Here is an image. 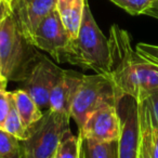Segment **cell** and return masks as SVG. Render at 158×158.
Here are the masks:
<instances>
[{
    "instance_id": "19",
    "label": "cell",
    "mask_w": 158,
    "mask_h": 158,
    "mask_svg": "<svg viewBox=\"0 0 158 158\" xmlns=\"http://www.w3.org/2000/svg\"><path fill=\"white\" fill-rule=\"evenodd\" d=\"M110 1L131 15H140L144 14L149 8H152L155 0H110Z\"/></svg>"
},
{
    "instance_id": "17",
    "label": "cell",
    "mask_w": 158,
    "mask_h": 158,
    "mask_svg": "<svg viewBox=\"0 0 158 158\" xmlns=\"http://www.w3.org/2000/svg\"><path fill=\"white\" fill-rule=\"evenodd\" d=\"M2 129L20 141L26 140L29 135V131L24 127L20 116H19V113L16 110L15 105H14L12 92H11V106H10V110L7 115V118L5 120Z\"/></svg>"
},
{
    "instance_id": "20",
    "label": "cell",
    "mask_w": 158,
    "mask_h": 158,
    "mask_svg": "<svg viewBox=\"0 0 158 158\" xmlns=\"http://www.w3.org/2000/svg\"><path fill=\"white\" fill-rule=\"evenodd\" d=\"M21 149V141L0 128V158H9Z\"/></svg>"
},
{
    "instance_id": "5",
    "label": "cell",
    "mask_w": 158,
    "mask_h": 158,
    "mask_svg": "<svg viewBox=\"0 0 158 158\" xmlns=\"http://www.w3.org/2000/svg\"><path fill=\"white\" fill-rule=\"evenodd\" d=\"M108 104L116 106V94L110 77L101 74L84 75L73 100L69 116L80 130L91 113Z\"/></svg>"
},
{
    "instance_id": "9",
    "label": "cell",
    "mask_w": 158,
    "mask_h": 158,
    "mask_svg": "<svg viewBox=\"0 0 158 158\" xmlns=\"http://www.w3.org/2000/svg\"><path fill=\"white\" fill-rule=\"evenodd\" d=\"M85 139L104 143L117 141L120 134V121L115 105H104L91 113L80 130Z\"/></svg>"
},
{
    "instance_id": "26",
    "label": "cell",
    "mask_w": 158,
    "mask_h": 158,
    "mask_svg": "<svg viewBox=\"0 0 158 158\" xmlns=\"http://www.w3.org/2000/svg\"><path fill=\"white\" fill-rule=\"evenodd\" d=\"M74 0H57V5H56V9L59 11V13L64 12L66 9L69 8V6L73 3Z\"/></svg>"
},
{
    "instance_id": "15",
    "label": "cell",
    "mask_w": 158,
    "mask_h": 158,
    "mask_svg": "<svg viewBox=\"0 0 158 158\" xmlns=\"http://www.w3.org/2000/svg\"><path fill=\"white\" fill-rule=\"evenodd\" d=\"M86 5L87 0H74L68 9L60 13L64 27H65L66 31L72 40L75 39L78 35Z\"/></svg>"
},
{
    "instance_id": "28",
    "label": "cell",
    "mask_w": 158,
    "mask_h": 158,
    "mask_svg": "<svg viewBox=\"0 0 158 158\" xmlns=\"http://www.w3.org/2000/svg\"><path fill=\"white\" fill-rule=\"evenodd\" d=\"M7 84H8V81L6 80L5 78H3V76L1 75V70H0V87H1V88H3V89H6Z\"/></svg>"
},
{
    "instance_id": "33",
    "label": "cell",
    "mask_w": 158,
    "mask_h": 158,
    "mask_svg": "<svg viewBox=\"0 0 158 158\" xmlns=\"http://www.w3.org/2000/svg\"><path fill=\"white\" fill-rule=\"evenodd\" d=\"M2 1H3V0H0V3H1V2H2Z\"/></svg>"
},
{
    "instance_id": "34",
    "label": "cell",
    "mask_w": 158,
    "mask_h": 158,
    "mask_svg": "<svg viewBox=\"0 0 158 158\" xmlns=\"http://www.w3.org/2000/svg\"><path fill=\"white\" fill-rule=\"evenodd\" d=\"M0 88H1V87H0Z\"/></svg>"
},
{
    "instance_id": "10",
    "label": "cell",
    "mask_w": 158,
    "mask_h": 158,
    "mask_svg": "<svg viewBox=\"0 0 158 158\" xmlns=\"http://www.w3.org/2000/svg\"><path fill=\"white\" fill-rule=\"evenodd\" d=\"M56 5L57 0H14L13 14L23 35L31 44L40 21L56 9Z\"/></svg>"
},
{
    "instance_id": "8",
    "label": "cell",
    "mask_w": 158,
    "mask_h": 158,
    "mask_svg": "<svg viewBox=\"0 0 158 158\" xmlns=\"http://www.w3.org/2000/svg\"><path fill=\"white\" fill-rule=\"evenodd\" d=\"M63 70L41 54H38L31 66L24 79L25 91L40 108H49L50 94L61 78Z\"/></svg>"
},
{
    "instance_id": "25",
    "label": "cell",
    "mask_w": 158,
    "mask_h": 158,
    "mask_svg": "<svg viewBox=\"0 0 158 158\" xmlns=\"http://www.w3.org/2000/svg\"><path fill=\"white\" fill-rule=\"evenodd\" d=\"M12 13H13V10H12L11 6L6 0H3L2 2L0 3V23L2 22L6 18L11 15Z\"/></svg>"
},
{
    "instance_id": "13",
    "label": "cell",
    "mask_w": 158,
    "mask_h": 158,
    "mask_svg": "<svg viewBox=\"0 0 158 158\" xmlns=\"http://www.w3.org/2000/svg\"><path fill=\"white\" fill-rule=\"evenodd\" d=\"M138 102H142L153 93L158 92V65L140 56L138 62Z\"/></svg>"
},
{
    "instance_id": "1",
    "label": "cell",
    "mask_w": 158,
    "mask_h": 158,
    "mask_svg": "<svg viewBox=\"0 0 158 158\" xmlns=\"http://www.w3.org/2000/svg\"><path fill=\"white\" fill-rule=\"evenodd\" d=\"M65 61L92 69L95 74L110 76V53L108 39L95 22L88 2L85 7L78 35L75 39L70 40Z\"/></svg>"
},
{
    "instance_id": "35",
    "label": "cell",
    "mask_w": 158,
    "mask_h": 158,
    "mask_svg": "<svg viewBox=\"0 0 158 158\" xmlns=\"http://www.w3.org/2000/svg\"><path fill=\"white\" fill-rule=\"evenodd\" d=\"M53 158H54V157H53Z\"/></svg>"
},
{
    "instance_id": "32",
    "label": "cell",
    "mask_w": 158,
    "mask_h": 158,
    "mask_svg": "<svg viewBox=\"0 0 158 158\" xmlns=\"http://www.w3.org/2000/svg\"><path fill=\"white\" fill-rule=\"evenodd\" d=\"M8 3H9L10 6H11V8H12V5H13V2H14V0H6Z\"/></svg>"
},
{
    "instance_id": "14",
    "label": "cell",
    "mask_w": 158,
    "mask_h": 158,
    "mask_svg": "<svg viewBox=\"0 0 158 158\" xmlns=\"http://www.w3.org/2000/svg\"><path fill=\"white\" fill-rule=\"evenodd\" d=\"M141 133L147 139L152 158H158V125L153 119L146 101L139 102Z\"/></svg>"
},
{
    "instance_id": "12",
    "label": "cell",
    "mask_w": 158,
    "mask_h": 158,
    "mask_svg": "<svg viewBox=\"0 0 158 158\" xmlns=\"http://www.w3.org/2000/svg\"><path fill=\"white\" fill-rule=\"evenodd\" d=\"M14 105L19 113L21 120L24 127L31 132V130L36 126V123L44 117L41 108L36 104V102L31 99V95L25 90H15L12 92Z\"/></svg>"
},
{
    "instance_id": "6",
    "label": "cell",
    "mask_w": 158,
    "mask_h": 158,
    "mask_svg": "<svg viewBox=\"0 0 158 158\" xmlns=\"http://www.w3.org/2000/svg\"><path fill=\"white\" fill-rule=\"evenodd\" d=\"M120 121L117 141V158H138L141 144L139 102L131 95H123L116 102Z\"/></svg>"
},
{
    "instance_id": "22",
    "label": "cell",
    "mask_w": 158,
    "mask_h": 158,
    "mask_svg": "<svg viewBox=\"0 0 158 158\" xmlns=\"http://www.w3.org/2000/svg\"><path fill=\"white\" fill-rule=\"evenodd\" d=\"M11 106V92L0 88V128L2 129L7 115Z\"/></svg>"
},
{
    "instance_id": "16",
    "label": "cell",
    "mask_w": 158,
    "mask_h": 158,
    "mask_svg": "<svg viewBox=\"0 0 158 158\" xmlns=\"http://www.w3.org/2000/svg\"><path fill=\"white\" fill-rule=\"evenodd\" d=\"M85 158H117V141L99 143L85 139L78 133Z\"/></svg>"
},
{
    "instance_id": "27",
    "label": "cell",
    "mask_w": 158,
    "mask_h": 158,
    "mask_svg": "<svg viewBox=\"0 0 158 158\" xmlns=\"http://www.w3.org/2000/svg\"><path fill=\"white\" fill-rule=\"evenodd\" d=\"M144 14H146V15L152 16V18L157 19V20H158V10L157 9H153V8H149V9L147 10V11L145 12Z\"/></svg>"
},
{
    "instance_id": "18",
    "label": "cell",
    "mask_w": 158,
    "mask_h": 158,
    "mask_svg": "<svg viewBox=\"0 0 158 158\" xmlns=\"http://www.w3.org/2000/svg\"><path fill=\"white\" fill-rule=\"evenodd\" d=\"M80 154V139L78 135H74L70 130L63 134L54 158H79Z\"/></svg>"
},
{
    "instance_id": "2",
    "label": "cell",
    "mask_w": 158,
    "mask_h": 158,
    "mask_svg": "<svg viewBox=\"0 0 158 158\" xmlns=\"http://www.w3.org/2000/svg\"><path fill=\"white\" fill-rule=\"evenodd\" d=\"M110 77L114 85L116 102L123 95H131L138 101V62L140 55L131 46L129 33L114 24L110 28Z\"/></svg>"
},
{
    "instance_id": "7",
    "label": "cell",
    "mask_w": 158,
    "mask_h": 158,
    "mask_svg": "<svg viewBox=\"0 0 158 158\" xmlns=\"http://www.w3.org/2000/svg\"><path fill=\"white\" fill-rule=\"evenodd\" d=\"M70 38L57 9L46 15L38 24L33 36V46L49 53L57 63L65 61Z\"/></svg>"
},
{
    "instance_id": "30",
    "label": "cell",
    "mask_w": 158,
    "mask_h": 158,
    "mask_svg": "<svg viewBox=\"0 0 158 158\" xmlns=\"http://www.w3.org/2000/svg\"><path fill=\"white\" fill-rule=\"evenodd\" d=\"M152 8H153V9H157L158 10V0H155V1H154Z\"/></svg>"
},
{
    "instance_id": "4",
    "label": "cell",
    "mask_w": 158,
    "mask_h": 158,
    "mask_svg": "<svg viewBox=\"0 0 158 158\" xmlns=\"http://www.w3.org/2000/svg\"><path fill=\"white\" fill-rule=\"evenodd\" d=\"M70 116L47 110L44 117L31 130L26 140L21 141L24 158H53L63 134L70 130Z\"/></svg>"
},
{
    "instance_id": "23",
    "label": "cell",
    "mask_w": 158,
    "mask_h": 158,
    "mask_svg": "<svg viewBox=\"0 0 158 158\" xmlns=\"http://www.w3.org/2000/svg\"><path fill=\"white\" fill-rule=\"evenodd\" d=\"M144 101H146L152 117H153V119L158 125V92L153 93Z\"/></svg>"
},
{
    "instance_id": "31",
    "label": "cell",
    "mask_w": 158,
    "mask_h": 158,
    "mask_svg": "<svg viewBox=\"0 0 158 158\" xmlns=\"http://www.w3.org/2000/svg\"><path fill=\"white\" fill-rule=\"evenodd\" d=\"M79 158H85L84 153H82V149H81V146H80V154H79Z\"/></svg>"
},
{
    "instance_id": "11",
    "label": "cell",
    "mask_w": 158,
    "mask_h": 158,
    "mask_svg": "<svg viewBox=\"0 0 158 158\" xmlns=\"http://www.w3.org/2000/svg\"><path fill=\"white\" fill-rule=\"evenodd\" d=\"M84 74L64 69L61 78L54 86L49 99L48 110L69 115L74 97L81 84Z\"/></svg>"
},
{
    "instance_id": "21",
    "label": "cell",
    "mask_w": 158,
    "mask_h": 158,
    "mask_svg": "<svg viewBox=\"0 0 158 158\" xmlns=\"http://www.w3.org/2000/svg\"><path fill=\"white\" fill-rule=\"evenodd\" d=\"M135 51L143 59L158 65V44L140 42V44H136Z\"/></svg>"
},
{
    "instance_id": "3",
    "label": "cell",
    "mask_w": 158,
    "mask_h": 158,
    "mask_svg": "<svg viewBox=\"0 0 158 158\" xmlns=\"http://www.w3.org/2000/svg\"><path fill=\"white\" fill-rule=\"evenodd\" d=\"M34 48L13 13L0 23V70L7 81H24L38 56Z\"/></svg>"
},
{
    "instance_id": "29",
    "label": "cell",
    "mask_w": 158,
    "mask_h": 158,
    "mask_svg": "<svg viewBox=\"0 0 158 158\" xmlns=\"http://www.w3.org/2000/svg\"><path fill=\"white\" fill-rule=\"evenodd\" d=\"M9 158H24V155H23L22 148H21L20 151H19L16 154H14L13 156H11V157H9Z\"/></svg>"
},
{
    "instance_id": "24",
    "label": "cell",
    "mask_w": 158,
    "mask_h": 158,
    "mask_svg": "<svg viewBox=\"0 0 158 158\" xmlns=\"http://www.w3.org/2000/svg\"><path fill=\"white\" fill-rule=\"evenodd\" d=\"M138 158H152L148 141L145 138L144 134L142 133H141V144H140V151H139Z\"/></svg>"
}]
</instances>
